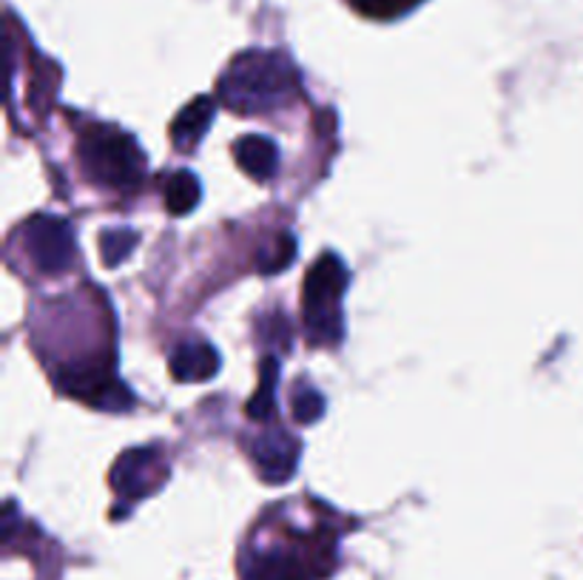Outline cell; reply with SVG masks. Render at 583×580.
Segmentation results:
<instances>
[{
  "mask_svg": "<svg viewBox=\"0 0 583 580\" xmlns=\"http://www.w3.org/2000/svg\"><path fill=\"white\" fill-rule=\"evenodd\" d=\"M233 160L256 183H268L279 171V149L274 140L262 134H245L233 143Z\"/></svg>",
  "mask_w": 583,
  "mask_h": 580,
  "instance_id": "obj_11",
  "label": "cell"
},
{
  "mask_svg": "<svg viewBox=\"0 0 583 580\" xmlns=\"http://www.w3.org/2000/svg\"><path fill=\"white\" fill-rule=\"evenodd\" d=\"M260 339L265 344H274L276 350H288L290 348V321L282 314H271L265 319H260Z\"/></svg>",
  "mask_w": 583,
  "mask_h": 580,
  "instance_id": "obj_18",
  "label": "cell"
},
{
  "mask_svg": "<svg viewBox=\"0 0 583 580\" xmlns=\"http://www.w3.org/2000/svg\"><path fill=\"white\" fill-rule=\"evenodd\" d=\"M165 481H168V458L160 447L125 450L111 467V486L129 504L148 499Z\"/></svg>",
  "mask_w": 583,
  "mask_h": 580,
  "instance_id": "obj_7",
  "label": "cell"
},
{
  "mask_svg": "<svg viewBox=\"0 0 583 580\" xmlns=\"http://www.w3.org/2000/svg\"><path fill=\"white\" fill-rule=\"evenodd\" d=\"M348 3L359 14L373 18V21H396V18L419 7L421 0H348Z\"/></svg>",
  "mask_w": 583,
  "mask_h": 580,
  "instance_id": "obj_16",
  "label": "cell"
},
{
  "mask_svg": "<svg viewBox=\"0 0 583 580\" xmlns=\"http://www.w3.org/2000/svg\"><path fill=\"white\" fill-rule=\"evenodd\" d=\"M276 379H279V362H276V355H265L260 364V390L245 407L248 418L265 424L276 416Z\"/></svg>",
  "mask_w": 583,
  "mask_h": 580,
  "instance_id": "obj_13",
  "label": "cell"
},
{
  "mask_svg": "<svg viewBox=\"0 0 583 580\" xmlns=\"http://www.w3.org/2000/svg\"><path fill=\"white\" fill-rule=\"evenodd\" d=\"M29 265L43 276H63L77 265L75 228L55 214H37L21 228Z\"/></svg>",
  "mask_w": 583,
  "mask_h": 580,
  "instance_id": "obj_6",
  "label": "cell"
},
{
  "mask_svg": "<svg viewBox=\"0 0 583 580\" xmlns=\"http://www.w3.org/2000/svg\"><path fill=\"white\" fill-rule=\"evenodd\" d=\"M220 368L222 362L217 348H213L211 341L202 339L179 341L177 348L172 350V359H168V370H172L174 379L183 384L211 382L213 375L220 373Z\"/></svg>",
  "mask_w": 583,
  "mask_h": 580,
  "instance_id": "obj_9",
  "label": "cell"
},
{
  "mask_svg": "<svg viewBox=\"0 0 583 580\" xmlns=\"http://www.w3.org/2000/svg\"><path fill=\"white\" fill-rule=\"evenodd\" d=\"M77 157L86 177L109 191L131 194L145 179V154L140 151L138 140L114 125L95 123L82 131Z\"/></svg>",
  "mask_w": 583,
  "mask_h": 580,
  "instance_id": "obj_2",
  "label": "cell"
},
{
  "mask_svg": "<svg viewBox=\"0 0 583 580\" xmlns=\"http://www.w3.org/2000/svg\"><path fill=\"white\" fill-rule=\"evenodd\" d=\"M138 248V233L131 228H111V231L100 233V256H103L106 267L123 265L131 253Z\"/></svg>",
  "mask_w": 583,
  "mask_h": 580,
  "instance_id": "obj_15",
  "label": "cell"
},
{
  "mask_svg": "<svg viewBox=\"0 0 583 580\" xmlns=\"http://www.w3.org/2000/svg\"><path fill=\"white\" fill-rule=\"evenodd\" d=\"M299 91V72L282 52L251 48L233 57L220 77V97L237 114L282 109Z\"/></svg>",
  "mask_w": 583,
  "mask_h": 580,
  "instance_id": "obj_1",
  "label": "cell"
},
{
  "mask_svg": "<svg viewBox=\"0 0 583 580\" xmlns=\"http://www.w3.org/2000/svg\"><path fill=\"white\" fill-rule=\"evenodd\" d=\"M199 197H202V188L191 171H174L163 183L165 211L172 217H188L199 205Z\"/></svg>",
  "mask_w": 583,
  "mask_h": 580,
  "instance_id": "obj_12",
  "label": "cell"
},
{
  "mask_svg": "<svg viewBox=\"0 0 583 580\" xmlns=\"http://www.w3.org/2000/svg\"><path fill=\"white\" fill-rule=\"evenodd\" d=\"M348 282L350 273L337 253H322L310 265L302 291L305 336L310 348H337L342 341L344 321L339 314V302L348 291Z\"/></svg>",
  "mask_w": 583,
  "mask_h": 580,
  "instance_id": "obj_3",
  "label": "cell"
},
{
  "mask_svg": "<svg viewBox=\"0 0 583 580\" xmlns=\"http://www.w3.org/2000/svg\"><path fill=\"white\" fill-rule=\"evenodd\" d=\"M290 413H294L296 424L319 422L324 416V396L308 384H299L290 396Z\"/></svg>",
  "mask_w": 583,
  "mask_h": 580,
  "instance_id": "obj_17",
  "label": "cell"
},
{
  "mask_svg": "<svg viewBox=\"0 0 583 580\" xmlns=\"http://www.w3.org/2000/svg\"><path fill=\"white\" fill-rule=\"evenodd\" d=\"M251 461L260 470L262 481L285 484L299 464V441L285 430H268L251 441Z\"/></svg>",
  "mask_w": 583,
  "mask_h": 580,
  "instance_id": "obj_8",
  "label": "cell"
},
{
  "mask_svg": "<svg viewBox=\"0 0 583 580\" xmlns=\"http://www.w3.org/2000/svg\"><path fill=\"white\" fill-rule=\"evenodd\" d=\"M55 384L61 393L89 404L97 409H114L125 413L134 407V393L117 379V368L111 353H97L80 362L63 364L55 373Z\"/></svg>",
  "mask_w": 583,
  "mask_h": 580,
  "instance_id": "obj_4",
  "label": "cell"
},
{
  "mask_svg": "<svg viewBox=\"0 0 583 580\" xmlns=\"http://www.w3.org/2000/svg\"><path fill=\"white\" fill-rule=\"evenodd\" d=\"M296 260V239L290 233H276L268 245H262L256 251V271L262 276H271V273H282L285 267H290V262Z\"/></svg>",
  "mask_w": 583,
  "mask_h": 580,
  "instance_id": "obj_14",
  "label": "cell"
},
{
  "mask_svg": "<svg viewBox=\"0 0 583 580\" xmlns=\"http://www.w3.org/2000/svg\"><path fill=\"white\" fill-rule=\"evenodd\" d=\"M213 114H217V106H213L211 97H194L188 106L179 109V114L174 117L172 123V143L179 154H191L199 145V140L206 136V131L211 129Z\"/></svg>",
  "mask_w": 583,
  "mask_h": 580,
  "instance_id": "obj_10",
  "label": "cell"
},
{
  "mask_svg": "<svg viewBox=\"0 0 583 580\" xmlns=\"http://www.w3.org/2000/svg\"><path fill=\"white\" fill-rule=\"evenodd\" d=\"M333 540L296 535V549H265L245 563V580H314L328 578L333 569Z\"/></svg>",
  "mask_w": 583,
  "mask_h": 580,
  "instance_id": "obj_5",
  "label": "cell"
}]
</instances>
